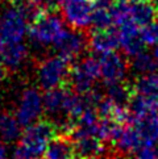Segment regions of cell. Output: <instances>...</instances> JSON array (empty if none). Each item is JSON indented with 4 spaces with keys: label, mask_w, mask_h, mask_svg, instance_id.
Wrapping results in <instances>:
<instances>
[{
    "label": "cell",
    "mask_w": 158,
    "mask_h": 159,
    "mask_svg": "<svg viewBox=\"0 0 158 159\" xmlns=\"http://www.w3.org/2000/svg\"><path fill=\"white\" fill-rule=\"evenodd\" d=\"M118 26H120V30H118V34H120V48L125 53V55L134 57L140 54L141 52H144L146 43L142 38V34H141L140 26L136 22H133L131 19H128Z\"/></svg>",
    "instance_id": "30bf717a"
},
{
    "label": "cell",
    "mask_w": 158,
    "mask_h": 159,
    "mask_svg": "<svg viewBox=\"0 0 158 159\" xmlns=\"http://www.w3.org/2000/svg\"><path fill=\"white\" fill-rule=\"evenodd\" d=\"M0 159H9L8 150L5 147V142L0 141Z\"/></svg>",
    "instance_id": "484cf974"
},
{
    "label": "cell",
    "mask_w": 158,
    "mask_h": 159,
    "mask_svg": "<svg viewBox=\"0 0 158 159\" xmlns=\"http://www.w3.org/2000/svg\"><path fill=\"white\" fill-rule=\"evenodd\" d=\"M141 34L146 45H150V46L158 45V19L148 25L141 26Z\"/></svg>",
    "instance_id": "603a6c76"
},
{
    "label": "cell",
    "mask_w": 158,
    "mask_h": 159,
    "mask_svg": "<svg viewBox=\"0 0 158 159\" xmlns=\"http://www.w3.org/2000/svg\"><path fill=\"white\" fill-rule=\"evenodd\" d=\"M100 78V62L94 57H86L78 65L71 67L67 83L77 93L84 95L94 89Z\"/></svg>",
    "instance_id": "277c9868"
},
{
    "label": "cell",
    "mask_w": 158,
    "mask_h": 159,
    "mask_svg": "<svg viewBox=\"0 0 158 159\" xmlns=\"http://www.w3.org/2000/svg\"><path fill=\"white\" fill-rule=\"evenodd\" d=\"M112 145L123 157L134 154L141 146H144L138 130L133 124L121 125L115 138L112 139Z\"/></svg>",
    "instance_id": "8fae6325"
},
{
    "label": "cell",
    "mask_w": 158,
    "mask_h": 159,
    "mask_svg": "<svg viewBox=\"0 0 158 159\" xmlns=\"http://www.w3.org/2000/svg\"><path fill=\"white\" fill-rule=\"evenodd\" d=\"M128 15L138 26H145L158 19V8L149 0H133L128 3Z\"/></svg>",
    "instance_id": "9a60e30c"
},
{
    "label": "cell",
    "mask_w": 158,
    "mask_h": 159,
    "mask_svg": "<svg viewBox=\"0 0 158 159\" xmlns=\"http://www.w3.org/2000/svg\"><path fill=\"white\" fill-rule=\"evenodd\" d=\"M63 20L71 29L86 30L92 24L91 0H63L61 5Z\"/></svg>",
    "instance_id": "8992f818"
},
{
    "label": "cell",
    "mask_w": 158,
    "mask_h": 159,
    "mask_svg": "<svg viewBox=\"0 0 158 159\" xmlns=\"http://www.w3.org/2000/svg\"><path fill=\"white\" fill-rule=\"evenodd\" d=\"M21 126L17 117L8 112H0V141L12 143L21 135Z\"/></svg>",
    "instance_id": "ac0fdd59"
},
{
    "label": "cell",
    "mask_w": 158,
    "mask_h": 159,
    "mask_svg": "<svg viewBox=\"0 0 158 159\" xmlns=\"http://www.w3.org/2000/svg\"><path fill=\"white\" fill-rule=\"evenodd\" d=\"M92 25L95 29H108L115 25L111 8H95L92 11Z\"/></svg>",
    "instance_id": "7402d4cb"
},
{
    "label": "cell",
    "mask_w": 158,
    "mask_h": 159,
    "mask_svg": "<svg viewBox=\"0 0 158 159\" xmlns=\"http://www.w3.org/2000/svg\"><path fill=\"white\" fill-rule=\"evenodd\" d=\"M74 142L75 155L83 159H101L105 154L104 141L96 135L79 134L70 135Z\"/></svg>",
    "instance_id": "7c38bea8"
},
{
    "label": "cell",
    "mask_w": 158,
    "mask_h": 159,
    "mask_svg": "<svg viewBox=\"0 0 158 159\" xmlns=\"http://www.w3.org/2000/svg\"><path fill=\"white\" fill-rule=\"evenodd\" d=\"M133 159H157V154L154 150V146H141L140 149L134 152Z\"/></svg>",
    "instance_id": "cb8c5ba5"
},
{
    "label": "cell",
    "mask_w": 158,
    "mask_h": 159,
    "mask_svg": "<svg viewBox=\"0 0 158 159\" xmlns=\"http://www.w3.org/2000/svg\"><path fill=\"white\" fill-rule=\"evenodd\" d=\"M28 57V49L24 42H3L0 41V65L7 70L16 71L24 65Z\"/></svg>",
    "instance_id": "5bb4252c"
},
{
    "label": "cell",
    "mask_w": 158,
    "mask_h": 159,
    "mask_svg": "<svg viewBox=\"0 0 158 159\" xmlns=\"http://www.w3.org/2000/svg\"><path fill=\"white\" fill-rule=\"evenodd\" d=\"M44 98L36 88H26L21 92L16 117L22 126L38 121L44 112Z\"/></svg>",
    "instance_id": "52a82bcc"
},
{
    "label": "cell",
    "mask_w": 158,
    "mask_h": 159,
    "mask_svg": "<svg viewBox=\"0 0 158 159\" xmlns=\"http://www.w3.org/2000/svg\"><path fill=\"white\" fill-rule=\"evenodd\" d=\"M45 159H72L75 157L74 142L69 134H58L49 142Z\"/></svg>",
    "instance_id": "2e32d148"
},
{
    "label": "cell",
    "mask_w": 158,
    "mask_h": 159,
    "mask_svg": "<svg viewBox=\"0 0 158 159\" xmlns=\"http://www.w3.org/2000/svg\"><path fill=\"white\" fill-rule=\"evenodd\" d=\"M134 93L145 98L158 99V72H150L145 75H138L133 84Z\"/></svg>",
    "instance_id": "ffe728a7"
},
{
    "label": "cell",
    "mask_w": 158,
    "mask_h": 159,
    "mask_svg": "<svg viewBox=\"0 0 158 159\" xmlns=\"http://www.w3.org/2000/svg\"><path fill=\"white\" fill-rule=\"evenodd\" d=\"M88 46V36L83 34V30H63L58 39L54 42L55 52L62 58L69 61L70 63L74 62L79 55L83 53V50Z\"/></svg>",
    "instance_id": "ba28073f"
},
{
    "label": "cell",
    "mask_w": 158,
    "mask_h": 159,
    "mask_svg": "<svg viewBox=\"0 0 158 159\" xmlns=\"http://www.w3.org/2000/svg\"><path fill=\"white\" fill-rule=\"evenodd\" d=\"M99 62H100V78L103 79L105 86L124 82L129 65L121 54L116 53V50L101 54Z\"/></svg>",
    "instance_id": "9c48e42d"
},
{
    "label": "cell",
    "mask_w": 158,
    "mask_h": 159,
    "mask_svg": "<svg viewBox=\"0 0 158 159\" xmlns=\"http://www.w3.org/2000/svg\"><path fill=\"white\" fill-rule=\"evenodd\" d=\"M116 0H91L92 8H111Z\"/></svg>",
    "instance_id": "d4e9b609"
},
{
    "label": "cell",
    "mask_w": 158,
    "mask_h": 159,
    "mask_svg": "<svg viewBox=\"0 0 158 159\" xmlns=\"http://www.w3.org/2000/svg\"><path fill=\"white\" fill-rule=\"evenodd\" d=\"M33 2H37V3H40V4H41V0H33Z\"/></svg>",
    "instance_id": "4dcf8cb0"
},
{
    "label": "cell",
    "mask_w": 158,
    "mask_h": 159,
    "mask_svg": "<svg viewBox=\"0 0 158 159\" xmlns=\"http://www.w3.org/2000/svg\"><path fill=\"white\" fill-rule=\"evenodd\" d=\"M70 62L61 55L48 57L37 65V83L42 89L48 91L67 83L70 75Z\"/></svg>",
    "instance_id": "3957f363"
},
{
    "label": "cell",
    "mask_w": 158,
    "mask_h": 159,
    "mask_svg": "<svg viewBox=\"0 0 158 159\" xmlns=\"http://www.w3.org/2000/svg\"><path fill=\"white\" fill-rule=\"evenodd\" d=\"M153 146H154V150H156V154H157V159H158V142H156Z\"/></svg>",
    "instance_id": "83f0119b"
},
{
    "label": "cell",
    "mask_w": 158,
    "mask_h": 159,
    "mask_svg": "<svg viewBox=\"0 0 158 159\" xmlns=\"http://www.w3.org/2000/svg\"><path fill=\"white\" fill-rule=\"evenodd\" d=\"M153 3H154V5H156V7L158 8V0H153Z\"/></svg>",
    "instance_id": "f1b7e54d"
},
{
    "label": "cell",
    "mask_w": 158,
    "mask_h": 159,
    "mask_svg": "<svg viewBox=\"0 0 158 159\" xmlns=\"http://www.w3.org/2000/svg\"><path fill=\"white\" fill-rule=\"evenodd\" d=\"M132 124L138 130L144 146H153L156 142H158V112L134 118Z\"/></svg>",
    "instance_id": "e0dca14e"
},
{
    "label": "cell",
    "mask_w": 158,
    "mask_h": 159,
    "mask_svg": "<svg viewBox=\"0 0 158 159\" xmlns=\"http://www.w3.org/2000/svg\"><path fill=\"white\" fill-rule=\"evenodd\" d=\"M28 22V19L16 7L4 9L0 13V41L22 42L29 29Z\"/></svg>",
    "instance_id": "5b68a950"
},
{
    "label": "cell",
    "mask_w": 158,
    "mask_h": 159,
    "mask_svg": "<svg viewBox=\"0 0 158 159\" xmlns=\"http://www.w3.org/2000/svg\"><path fill=\"white\" fill-rule=\"evenodd\" d=\"M134 95V88L131 84L124 82H118L107 86V93L108 98L116 107H129V103Z\"/></svg>",
    "instance_id": "d6986e66"
},
{
    "label": "cell",
    "mask_w": 158,
    "mask_h": 159,
    "mask_svg": "<svg viewBox=\"0 0 158 159\" xmlns=\"http://www.w3.org/2000/svg\"><path fill=\"white\" fill-rule=\"evenodd\" d=\"M116 2H127V0H116Z\"/></svg>",
    "instance_id": "1f68e13d"
},
{
    "label": "cell",
    "mask_w": 158,
    "mask_h": 159,
    "mask_svg": "<svg viewBox=\"0 0 158 159\" xmlns=\"http://www.w3.org/2000/svg\"><path fill=\"white\" fill-rule=\"evenodd\" d=\"M72 159H83V158H79V157H77V155H75V157L72 158Z\"/></svg>",
    "instance_id": "f546056e"
},
{
    "label": "cell",
    "mask_w": 158,
    "mask_h": 159,
    "mask_svg": "<svg viewBox=\"0 0 158 159\" xmlns=\"http://www.w3.org/2000/svg\"><path fill=\"white\" fill-rule=\"evenodd\" d=\"M63 30V20L58 15L50 11H42L29 24L28 36L35 46L45 48L57 41Z\"/></svg>",
    "instance_id": "7a4b0ae2"
},
{
    "label": "cell",
    "mask_w": 158,
    "mask_h": 159,
    "mask_svg": "<svg viewBox=\"0 0 158 159\" xmlns=\"http://www.w3.org/2000/svg\"><path fill=\"white\" fill-rule=\"evenodd\" d=\"M88 48L96 54H105L115 52L120 48V34L112 28L108 29H95L88 34Z\"/></svg>",
    "instance_id": "4fadbf2b"
},
{
    "label": "cell",
    "mask_w": 158,
    "mask_h": 159,
    "mask_svg": "<svg viewBox=\"0 0 158 159\" xmlns=\"http://www.w3.org/2000/svg\"><path fill=\"white\" fill-rule=\"evenodd\" d=\"M5 76H7V69L3 65H0V86L5 80Z\"/></svg>",
    "instance_id": "4316f807"
},
{
    "label": "cell",
    "mask_w": 158,
    "mask_h": 159,
    "mask_svg": "<svg viewBox=\"0 0 158 159\" xmlns=\"http://www.w3.org/2000/svg\"><path fill=\"white\" fill-rule=\"evenodd\" d=\"M131 69L138 74V75H145V74L156 72L158 69V61L154 58V55L148 52H141L140 54L131 57V62H129Z\"/></svg>",
    "instance_id": "44dd1931"
},
{
    "label": "cell",
    "mask_w": 158,
    "mask_h": 159,
    "mask_svg": "<svg viewBox=\"0 0 158 159\" xmlns=\"http://www.w3.org/2000/svg\"><path fill=\"white\" fill-rule=\"evenodd\" d=\"M58 134L59 129L55 122L38 120L26 126L24 133L21 134V142L19 145L24 147L33 158L40 159L44 157L49 142Z\"/></svg>",
    "instance_id": "6da1fadb"
}]
</instances>
